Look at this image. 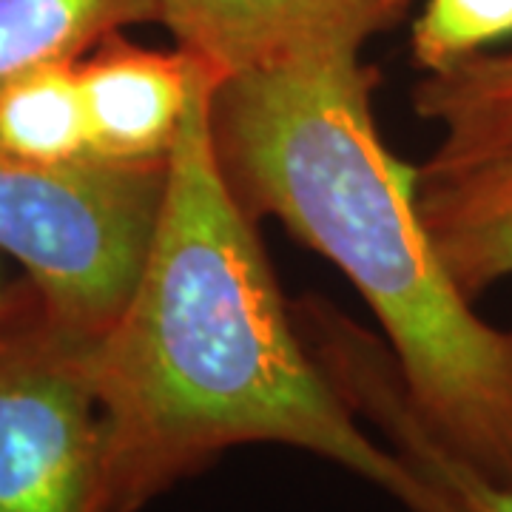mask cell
<instances>
[{"mask_svg":"<svg viewBox=\"0 0 512 512\" xmlns=\"http://www.w3.org/2000/svg\"><path fill=\"white\" fill-rule=\"evenodd\" d=\"M214 74L191 92L168 154L160 217L137 285L94 342L103 407L100 512H140L239 444H288L328 458L402 501L450 512L393 447L359 427L276 288L222 168Z\"/></svg>","mask_w":512,"mask_h":512,"instance_id":"cell-1","label":"cell"},{"mask_svg":"<svg viewBox=\"0 0 512 512\" xmlns=\"http://www.w3.org/2000/svg\"><path fill=\"white\" fill-rule=\"evenodd\" d=\"M350 15L288 55L222 80L211 126L228 183L330 259L387 336L433 436L481 476L512 484V330L484 322L436 251L419 171L384 146Z\"/></svg>","mask_w":512,"mask_h":512,"instance_id":"cell-2","label":"cell"},{"mask_svg":"<svg viewBox=\"0 0 512 512\" xmlns=\"http://www.w3.org/2000/svg\"><path fill=\"white\" fill-rule=\"evenodd\" d=\"M163 163L49 165L0 148V251L23 265L63 328L100 339L146 262L165 197Z\"/></svg>","mask_w":512,"mask_h":512,"instance_id":"cell-3","label":"cell"},{"mask_svg":"<svg viewBox=\"0 0 512 512\" xmlns=\"http://www.w3.org/2000/svg\"><path fill=\"white\" fill-rule=\"evenodd\" d=\"M103 407L94 339L63 328L32 282L0 308V512H100Z\"/></svg>","mask_w":512,"mask_h":512,"instance_id":"cell-4","label":"cell"},{"mask_svg":"<svg viewBox=\"0 0 512 512\" xmlns=\"http://www.w3.org/2000/svg\"><path fill=\"white\" fill-rule=\"evenodd\" d=\"M311 348L345 402L387 436L390 447L447 501L450 512H512V484L481 476L421 421L399 367L370 333L342 313L316 319Z\"/></svg>","mask_w":512,"mask_h":512,"instance_id":"cell-5","label":"cell"},{"mask_svg":"<svg viewBox=\"0 0 512 512\" xmlns=\"http://www.w3.org/2000/svg\"><path fill=\"white\" fill-rule=\"evenodd\" d=\"M89 117L92 154L111 163H163L183 128L188 100L202 74L183 49L151 52L117 35L77 63Z\"/></svg>","mask_w":512,"mask_h":512,"instance_id":"cell-6","label":"cell"},{"mask_svg":"<svg viewBox=\"0 0 512 512\" xmlns=\"http://www.w3.org/2000/svg\"><path fill=\"white\" fill-rule=\"evenodd\" d=\"M359 15L382 20L362 0H157L177 49L197 57L217 83L259 69L328 23Z\"/></svg>","mask_w":512,"mask_h":512,"instance_id":"cell-7","label":"cell"},{"mask_svg":"<svg viewBox=\"0 0 512 512\" xmlns=\"http://www.w3.org/2000/svg\"><path fill=\"white\" fill-rule=\"evenodd\" d=\"M419 208L467 296L512 276V148L456 168H419Z\"/></svg>","mask_w":512,"mask_h":512,"instance_id":"cell-8","label":"cell"},{"mask_svg":"<svg viewBox=\"0 0 512 512\" xmlns=\"http://www.w3.org/2000/svg\"><path fill=\"white\" fill-rule=\"evenodd\" d=\"M413 106L441 128L439 148L421 168L439 171L512 148V52L476 55L427 74Z\"/></svg>","mask_w":512,"mask_h":512,"instance_id":"cell-9","label":"cell"},{"mask_svg":"<svg viewBox=\"0 0 512 512\" xmlns=\"http://www.w3.org/2000/svg\"><path fill=\"white\" fill-rule=\"evenodd\" d=\"M140 20H157V0H0V86L37 66L77 63Z\"/></svg>","mask_w":512,"mask_h":512,"instance_id":"cell-10","label":"cell"},{"mask_svg":"<svg viewBox=\"0 0 512 512\" xmlns=\"http://www.w3.org/2000/svg\"><path fill=\"white\" fill-rule=\"evenodd\" d=\"M0 148L49 165L94 157L77 63L37 66L0 86Z\"/></svg>","mask_w":512,"mask_h":512,"instance_id":"cell-11","label":"cell"},{"mask_svg":"<svg viewBox=\"0 0 512 512\" xmlns=\"http://www.w3.org/2000/svg\"><path fill=\"white\" fill-rule=\"evenodd\" d=\"M510 35L512 0H427L413 26V57L436 74Z\"/></svg>","mask_w":512,"mask_h":512,"instance_id":"cell-12","label":"cell"},{"mask_svg":"<svg viewBox=\"0 0 512 512\" xmlns=\"http://www.w3.org/2000/svg\"><path fill=\"white\" fill-rule=\"evenodd\" d=\"M362 3H367V6H370V12L384 23V20L393 18V15L402 9L404 0H362Z\"/></svg>","mask_w":512,"mask_h":512,"instance_id":"cell-13","label":"cell"},{"mask_svg":"<svg viewBox=\"0 0 512 512\" xmlns=\"http://www.w3.org/2000/svg\"><path fill=\"white\" fill-rule=\"evenodd\" d=\"M6 296H9V291H0V308H3V302H6Z\"/></svg>","mask_w":512,"mask_h":512,"instance_id":"cell-14","label":"cell"}]
</instances>
